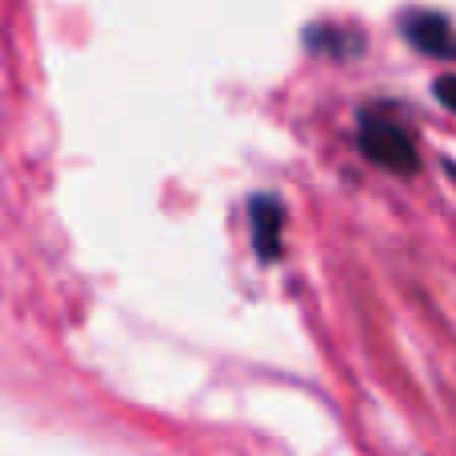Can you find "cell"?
Listing matches in <instances>:
<instances>
[{
    "label": "cell",
    "mask_w": 456,
    "mask_h": 456,
    "mask_svg": "<svg viewBox=\"0 0 456 456\" xmlns=\"http://www.w3.org/2000/svg\"><path fill=\"white\" fill-rule=\"evenodd\" d=\"M361 149L372 165L388 168V173H401V176H412L420 165L412 133L404 128V120L388 104H372V109L361 112Z\"/></svg>",
    "instance_id": "obj_1"
},
{
    "label": "cell",
    "mask_w": 456,
    "mask_h": 456,
    "mask_svg": "<svg viewBox=\"0 0 456 456\" xmlns=\"http://www.w3.org/2000/svg\"><path fill=\"white\" fill-rule=\"evenodd\" d=\"M252 232H256V248L268 252V256H276V232H281V208H276V200H256L252 205Z\"/></svg>",
    "instance_id": "obj_2"
}]
</instances>
